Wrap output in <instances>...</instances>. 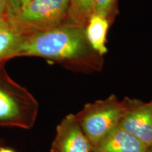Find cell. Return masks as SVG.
I'll list each match as a JSON object with an SVG mask.
<instances>
[{
    "instance_id": "16",
    "label": "cell",
    "mask_w": 152,
    "mask_h": 152,
    "mask_svg": "<svg viewBox=\"0 0 152 152\" xmlns=\"http://www.w3.org/2000/svg\"><path fill=\"white\" fill-rule=\"evenodd\" d=\"M151 101H152V100H151Z\"/></svg>"
},
{
    "instance_id": "8",
    "label": "cell",
    "mask_w": 152,
    "mask_h": 152,
    "mask_svg": "<svg viewBox=\"0 0 152 152\" xmlns=\"http://www.w3.org/2000/svg\"><path fill=\"white\" fill-rule=\"evenodd\" d=\"M24 35L12 23L6 15L0 18V64L18 56Z\"/></svg>"
},
{
    "instance_id": "6",
    "label": "cell",
    "mask_w": 152,
    "mask_h": 152,
    "mask_svg": "<svg viewBox=\"0 0 152 152\" xmlns=\"http://www.w3.org/2000/svg\"><path fill=\"white\" fill-rule=\"evenodd\" d=\"M119 125L146 144L152 146V101L144 102L134 99Z\"/></svg>"
},
{
    "instance_id": "7",
    "label": "cell",
    "mask_w": 152,
    "mask_h": 152,
    "mask_svg": "<svg viewBox=\"0 0 152 152\" xmlns=\"http://www.w3.org/2000/svg\"><path fill=\"white\" fill-rule=\"evenodd\" d=\"M149 147L120 125L110 130L96 145L93 152H148Z\"/></svg>"
},
{
    "instance_id": "4",
    "label": "cell",
    "mask_w": 152,
    "mask_h": 152,
    "mask_svg": "<svg viewBox=\"0 0 152 152\" xmlns=\"http://www.w3.org/2000/svg\"><path fill=\"white\" fill-rule=\"evenodd\" d=\"M68 9L69 0H28L9 18L26 35L68 21Z\"/></svg>"
},
{
    "instance_id": "1",
    "label": "cell",
    "mask_w": 152,
    "mask_h": 152,
    "mask_svg": "<svg viewBox=\"0 0 152 152\" xmlns=\"http://www.w3.org/2000/svg\"><path fill=\"white\" fill-rule=\"evenodd\" d=\"M38 56L55 60L73 70L96 71L103 57L93 50L85 28L66 21L56 27L24 35L18 56Z\"/></svg>"
},
{
    "instance_id": "3",
    "label": "cell",
    "mask_w": 152,
    "mask_h": 152,
    "mask_svg": "<svg viewBox=\"0 0 152 152\" xmlns=\"http://www.w3.org/2000/svg\"><path fill=\"white\" fill-rule=\"evenodd\" d=\"M38 110L39 104L33 95L0 68V126L32 128Z\"/></svg>"
},
{
    "instance_id": "13",
    "label": "cell",
    "mask_w": 152,
    "mask_h": 152,
    "mask_svg": "<svg viewBox=\"0 0 152 152\" xmlns=\"http://www.w3.org/2000/svg\"><path fill=\"white\" fill-rule=\"evenodd\" d=\"M7 15L6 6L4 0H0V18Z\"/></svg>"
},
{
    "instance_id": "10",
    "label": "cell",
    "mask_w": 152,
    "mask_h": 152,
    "mask_svg": "<svg viewBox=\"0 0 152 152\" xmlns=\"http://www.w3.org/2000/svg\"><path fill=\"white\" fill-rule=\"evenodd\" d=\"M95 0H69L68 21L85 28L93 14Z\"/></svg>"
},
{
    "instance_id": "12",
    "label": "cell",
    "mask_w": 152,
    "mask_h": 152,
    "mask_svg": "<svg viewBox=\"0 0 152 152\" xmlns=\"http://www.w3.org/2000/svg\"><path fill=\"white\" fill-rule=\"evenodd\" d=\"M6 6L7 15L11 18L16 14L28 0H4Z\"/></svg>"
},
{
    "instance_id": "14",
    "label": "cell",
    "mask_w": 152,
    "mask_h": 152,
    "mask_svg": "<svg viewBox=\"0 0 152 152\" xmlns=\"http://www.w3.org/2000/svg\"><path fill=\"white\" fill-rule=\"evenodd\" d=\"M0 152H15L14 150L9 149V148L0 147Z\"/></svg>"
},
{
    "instance_id": "15",
    "label": "cell",
    "mask_w": 152,
    "mask_h": 152,
    "mask_svg": "<svg viewBox=\"0 0 152 152\" xmlns=\"http://www.w3.org/2000/svg\"><path fill=\"white\" fill-rule=\"evenodd\" d=\"M148 152H152V146L149 147V151H148Z\"/></svg>"
},
{
    "instance_id": "11",
    "label": "cell",
    "mask_w": 152,
    "mask_h": 152,
    "mask_svg": "<svg viewBox=\"0 0 152 152\" xmlns=\"http://www.w3.org/2000/svg\"><path fill=\"white\" fill-rule=\"evenodd\" d=\"M117 0H95L93 14H96L110 19L115 14Z\"/></svg>"
},
{
    "instance_id": "9",
    "label": "cell",
    "mask_w": 152,
    "mask_h": 152,
    "mask_svg": "<svg viewBox=\"0 0 152 152\" xmlns=\"http://www.w3.org/2000/svg\"><path fill=\"white\" fill-rule=\"evenodd\" d=\"M109 23L110 20L106 17L92 14L85 28V35L91 47L102 57L107 52L106 40Z\"/></svg>"
},
{
    "instance_id": "2",
    "label": "cell",
    "mask_w": 152,
    "mask_h": 152,
    "mask_svg": "<svg viewBox=\"0 0 152 152\" xmlns=\"http://www.w3.org/2000/svg\"><path fill=\"white\" fill-rule=\"evenodd\" d=\"M134 99L120 100L115 94L104 99L87 103L75 114L85 134L94 147L102 138L119 125L123 115L132 106Z\"/></svg>"
},
{
    "instance_id": "5",
    "label": "cell",
    "mask_w": 152,
    "mask_h": 152,
    "mask_svg": "<svg viewBox=\"0 0 152 152\" xmlns=\"http://www.w3.org/2000/svg\"><path fill=\"white\" fill-rule=\"evenodd\" d=\"M51 152H93V146L75 118L70 113L56 127Z\"/></svg>"
}]
</instances>
